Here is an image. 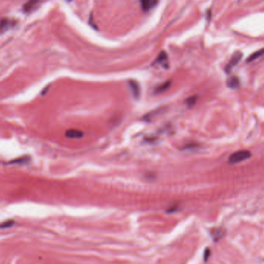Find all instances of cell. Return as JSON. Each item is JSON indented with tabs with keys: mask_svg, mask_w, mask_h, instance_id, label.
Returning <instances> with one entry per match:
<instances>
[{
	"mask_svg": "<svg viewBox=\"0 0 264 264\" xmlns=\"http://www.w3.org/2000/svg\"><path fill=\"white\" fill-rule=\"evenodd\" d=\"M13 224V221H8V222L3 223V224L0 225V227L1 228H8L9 226H11Z\"/></svg>",
	"mask_w": 264,
	"mask_h": 264,
	"instance_id": "15",
	"label": "cell"
},
{
	"mask_svg": "<svg viewBox=\"0 0 264 264\" xmlns=\"http://www.w3.org/2000/svg\"><path fill=\"white\" fill-rule=\"evenodd\" d=\"M164 109L165 108H158V109H156V110H153V111L150 112V113L148 114L147 115L145 116V117H144V119H145V121H150L151 118H153V117H156L158 114H161L162 112H164Z\"/></svg>",
	"mask_w": 264,
	"mask_h": 264,
	"instance_id": "11",
	"label": "cell"
},
{
	"mask_svg": "<svg viewBox=\"0 0 264 264\" xmlns=\"http://www.w3.org/2000/svg\"><path fill=\"white\" fill-rule=\"evenodd\" d=\"M167 59H168V57H167L166 53L164 52V51H162V52L158 55V57H157V59H156V60H155V63H157V64H164L167 61Z\"/></svg>",
	"mask_w": 264,
	"mask_h": 264,
	"instance_id": "12",
	"label": "cell"
},
{
	"mask_svg": "<svg viewBox=\"0 0 264 264\" xmlns=\"http://www.w3.org/2000/svg\"><path fill=\"white\" fill-rule=\"evenodd\" d=\"M66 137L71 139H79L83 136V132L76 129H69L66 132Z\"/></svg>",
	"mask_w": 264,
	"mask_h": 264,
	"instance_id": "4",
	"label": "cell"
},
{
	"mask_svg": "<svg viewBox=\"0 0 264 264\" xmlns=\"http://www.w3.org/2000/svg\"><path fill=\"white\" fill-rule=\"evenodd\" d=\"M171 85V81H166V82L161 83V84L158 85L157 87L154 89V94H160V93H164V92L168 91V90L169 89Z\"/></svg>",
	"mask_w": 264,
	"mask_h": 264,
	"instance_id": "7",
	"label": "cell"
},
{
	"mask_svg": "<svg viewBox=\"0 0 264 264\" xmlns=\"http://www.w3.org/2000/svg\"><path fill=\"white\" fill-rule=\"evenodd\" d=\"M158 3V0H141V8L144 11H149L154 8Z\"/></svg>",
	"mask_w": 264,
	"mask_h": 264,
	"instance_id": "5",
	"label": "cell"
},
{
	"mask_svg": "<svg viewBox=\"0 0 264 264\" xmlns=\"http://www.w3.org/2000/svg\"><path fill=\"white\" fill-rule=\"evenodd\" d=\"M250 157H251V153L249 151H246V150L238 151L231 154L229 158V162L230 164H237V163L249 159Z\"/></svg>",
	"mask_w": 264,
	"mask_h": 264,
	"instance_id": "1",
	"label": "cell"
},
{
	"mask_svg": "<svg viewBox=\"0 0 264 264\" xmlns=\"http://www.w3.org/2000/svg\"><path fill=\"white\" fill-rule=\"evenodd\" d=\"M242 58H243V53L240 52V51H236V52H235L233 54V56H232L231 59H229L227 65L226 66V68H225L226 72H230L232 69L239 64V62L241 60Z\"/></svg>",
	"mask_w": 264,
	"mask_h": 264,
	"instance_id": "2",
	"label": "cell"
},
{
	"mask_svg": "<svg viewBox=\"0 0 264 264\" xmlns=\"http://www.w3.org/2000/svg\"><path fill=\"white\" fill-rule=\"evenodd\" d=\"M29 161H30V158L27 157L20 158L13 160V161H11V164H23V163L28 162Z\"/></svg>",
	"mask_w": 264,
	"mask_h": 264,
	"instance_id": "14",
	"label": "cell"
},
{
	"mask_svg": "<svg viewBox=\"0 0 264 264\" xmlns=\"http://www.w3.org/2000/svg\"><path fill=\"white\" fill-rule=\"evenodd\" d=\"M69 1H70V0H69Z\"/></svg>",
	"mask_w": 264,
	"mask_h": 264,
	"instance_id": "16",
	"label": "cell"
},
{
	"mask_svg": "<svg viewBox=\"0 0 264 264\" xmlns=\"http://www.w3.org/2000/svg\"><path fill=\"white\" fill-rule=\"evenodd\" d=\"M196 101H197V97L192 96L185 100V103H186L187 106H188V107H192V106H194V105L195 104Z\"/></svg>",
	"mask_w": 264,
	"mask_h": 264,
	"instance_id": "13",
	"label": "cell"
},
{
	"mask_svg": "<svg viewBox=\"0 0 264 264\" xmlns=\"http://www.w3.org/2000/svg\"><path fill=\"white\" fill-rule=\"evenodd\" d=\"M263 55H264V47L263 48L260 49V50L256 51V52H254L253 53H252L251 55L247 58L246 61H247V62H252V61H254L255 59H258V58L263 57Z\"/></svg>",
	"mask_w": 264,
	"mask_h": 264,
	"instance_id": "9",
	"label": "cell"
},
{
	"mask_svg": "<svg viewBox=\"0 0 264 264\" xmlns=\"http://www.w3.org/2000/svg\"><path fill=\"white\" fill-rule=\"evenodd\" d=\"M13 25V20L8 18H4L0 20V33H4Z\"/></svg>",
	"mask_w": 264,
	"mask_h": 264,
	"instance_id": "6",
	"label": "cell"
},
{
	"mask_svg": "<svg viewBox=\"0 0 264 264\" xmlns=\"http://www.w3.org/2000/svg\"><path fill=\"white\" fill-rule=\"evenodd\" d=\"M129 87H130L131 91H132L133 97L134 99L138 100L140 98L141 95V87L139 83L135 81H130L128 82Z\"/></svg>",
	"mask_w": 264,
	"mask_h": 264,
	"instance_id": "3",
	"label": "cell"
},
{
	"mask_svg": "<svg viewBox=\"0 0 264 264\" xmlns=\"http://www.w3.org/2000/svg\"><path fill=\"white\" fill-rule=\"evenodd\" d=\"M39 0H29L23 6V9L25 12H30L33 10L35 6L38 4Z\"/></svg>",
	"mask_w": 264,
	"mask_h": 264,
	"instance_id": "10",
	"label": "cell"
},
{
	"mask_svg": "<svg viewBox=\"0 0 264 264\" xmlns=\"http://www.w3.org/2000/svg\"><path fill=\"white\" fill-rule=\"evenodd\" d=\"M227 86L232 89H236L239 87V81L236 76H232L227 80Z\"/></svg>",
	"mask_w": 264,
	"mask_h": 264,
	"instance_id": "8",
	"label": "cell"
}]
</instances>
